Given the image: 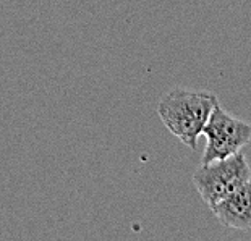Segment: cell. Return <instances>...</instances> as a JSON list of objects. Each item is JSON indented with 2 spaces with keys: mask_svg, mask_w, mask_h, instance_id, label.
Listing matches in <instances>:
<instances>
[{
  "mask_svg": "<svg viewBox=\"0 0 251 241\" xmlns=\"http://www.w3.org/2000/svg\"><path fill=\"white\" fill-rule=\"evenodd\" d=\"M248 180H251V167L243 152L209 164H201L193 173L195 188L211 211Z\"/></svg>",
  "mask_w": 251,
  "mask_h": 241,
  "instance_id": "2",
  "label": "cell"
},
{
  "mask_svg": "<svg viewBox=\"0 0 251 241\" xmlns=\"http://www.w3.org/2000/svg\"><path fill=\"white\" fill-rule=\"evenodd\" d=\"M219 223L233 230H251V180L230 193L212 209Z\"/></svg>",
  "mask_w": 251,
  "mask_h": 241,
  "instance_id": "4",
  "label": "cell"
},
{
  "mask_svg": "<svg viewBox=\"0 0 251 241\" xmlns=\"http://www.w3.org/2000/svg\"><path fill=\"white\" fill-rule=\"evenodd\" d=\"M202 135L206 136V147L201 164H209L242 152V149L251 141V123L228 114L221 104H217Z\"/></svg>",
  "mask_w": 251,
  "mask_h": 241,
  "instance_id": "3",
  "label": "cell"
},
{
  "mask_svg": "<svg viewBox=\"0 0 251 241\" xmlns=\"http://www.w3.org/2000/svg\"><path fill=\"white\" fill-rule=\"evenodd\" d=\"M217 104V96L209 91L175 88L162 96L157 105V114L164 126L175 138H178L191 151H196L198 139Z\"/></svg>",
  "mask_w": 251,
  "mask_h": 241,
  "instance_id": "1",
  "label": "cell"
}]
</instances>
